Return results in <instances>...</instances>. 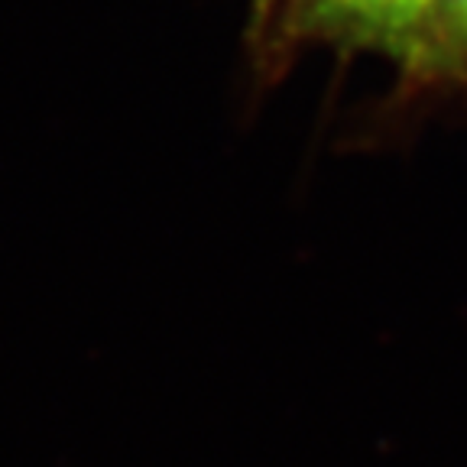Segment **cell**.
Instances as JSON below:
<instances>
[{"label": "cell", "instance_id": "obj_2", "mask_svg": "<svg viewBox=\"0 0 467 467\" xmlns=\"http://www.w3.org/2000/svg\"><path fill=\"white\" fill-rule=\"evenodd\" d=\"M467 46V0H438V52Z\"/></svg>", "mask_w": 467, "mask_h": 467}, {"label": "cell", "instance_id": "obj_1", "mask_svg": "<svg viewBox=\"0 0 467 467\" xmlns=\"http://www.w3.org/2000/svg\"><path fill=\"white\" fill-rule=\"evenodd\" d=\"M299 23L387 56H438V0H299Z\"/></svg>", "mask_w": 467, "mask_h": 467}, {"label": "cell", "instance_id": "obj_3", "mask_svg": "<svg viewBox=\"0 0 467 467\" xmlns=\"http://www.w3.org/2000/svg\"><path fill=\"white\" fill-rule=\"evenodd\" d=\"M263 16V26H273V20H285V26H296V10H299V0H256Z\"/></svg>", "mask_w": 467, "mask_h": 467}]
</instances>
